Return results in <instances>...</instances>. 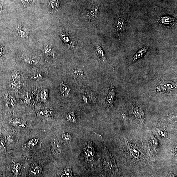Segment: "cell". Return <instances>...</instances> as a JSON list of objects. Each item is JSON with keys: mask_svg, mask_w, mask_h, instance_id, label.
Masks as SVG:
<instances>
[{"mask_svg": "<svg viewBox=\"0 0 177 177\" xmlns=\"http://www.w3.org/2000/svg\"><path fill=\"white\" fill-rule=\"evenodd\" d=\"M176 86V85L173 82L166 81L161 83L157 88L161 92L168 93L174 90Z\"/></svg>", "mask_w": 177, "mask_h": 177, "instance_id": "1", "label": "cell"}, {"mask_svg": "<svg viewBox=\"0 0 177 177\" xmlns=\"http://www.w3.org/2000/svg\"><path fill=\"white\" fill-rule=\"evenodd\" d=\"M125 22L124 17L121 15H119L116 19L114 26L118 33L120 35L123 33L125 29Z\"/></svg>", "mask_w": 177, "mask_h": 177, "instance_id": "2", "label": "cell"}, {"mask_svg": "<svg viewBox=\"0 0 177 177\" xmlns=\"http://www.w3.org/2000/svg\"><path fill=\"white\" fill-rule=\"evenodd\" d=\"M98 11V7L96 5L93 4L88 7L87 10V15L89 22H93L96 19Z\"/></svg>", "mask_w": 177, "mask_h": 177, "instance_id": "3", "label": "cell"}, {"mask_svg": "<svg viewBox=\"0 0 177 177\" xmlns=\"http://www.w3.org/2000/svg\"><path fill=\"white\" fill-rule=\"evenodd\" d=\"M149 46L146 45L145 46L141 49L139 50L133 56V60L134 61H137L142 57L146 53L149 49Z\"/></svg>", "mask_w": 177, "mask_h": 177, "instance_id": "4", "label": "cell"}, {"mask_svg": "<svg viewBox=\"0 0 177 177\" xmlns=\"http://www.w3.org/2000/svg\"><path fill=\"white\" fill-rule=\"evenodd\" d=\"M60 88L61 94L63 96L67 97L69 95L70 88L67 83L62 82L60 84Z\"/></svg>", "mask_w": 177, "mask_h": 177, "instance_id": "5", "label": "cell"}, {"mask_svg": "<svg viewBox=\"0 0 177 177\" xmlns=\"http://www.w3.org/2000/svg\"><path fill=\"white\" fill-rule=\"evenodd\" d=\"M42 171V169L40 167L37 165H35L30 169L29 173L30 176L35 177L39 175Z\"/></svg>", "mask_w": 177, "mask_h": 177, "instance_id": "6", "label": "cell"}, {"mask_svg": "<svg viewBox=\"0 0 177 177\" xmlns=\"http://www.w3.org/2000/svg\"><path fill=\"white\" fill-rule=\"evenodd\" d=\"M38 142V139L34 138L25 143L22 146L23 148H32L35 146L37 144Z\"/></svg>", "mask_w": 177, "mask_h": 177, "instance_id": "7", "label": "cell"}, {"mask_svg": "<svg viewBox=\"0 0 177 177\" xmlns=\"http://www.w3.org/2000/svg\"><path fill=\"white\" fill-rule=\"evenodd\" d=\"M52 146L55 151L58 153H60L62 149V147L60 143L57 141L53 140L51 142Z\"/></svg>", "mask_w": 177, "mask_h": 177, "instance_id": "8", "label": "cell"}, {"mask_svg": "<svg viewBox=\"0 0 177 177\" xmlns=\"http://www.w3.org/2000/svg\"><path fill=\"white\" fill-rule=\"evenodd\" d=\"M12 124L15 127L19 128H25L26 126L25 123V122L19 119L14 120L12 122Z\"/></svg>", "mask_w": 177, "mask_h": 177, "instance_id": "9", "label": "cell"}, {"mask_svg": "<svg viewBox=\"0 0 177 177\" xmlns=\"http://www.w3.org/2000/svg\"><path fill=\"white\" fill-rule=\"evenodd\" d=\"M21 168V166L19 163H16L13 165L12 171L13 174L16 176H17L19 174Z\"/></svg>", "mask_w": 177, "mask_h": 177, "instance_id": "10", "label": "cell"}, {"mask_svg": "<svg viewBox=\"0 0 177 177\" xmlns=\"http://www.w3.org/2000/svg\"><path fill=\"white\" fill-rule=\"evenodd\" d=\"M96 49L97 52H98V57L99 58L103 59V60L104 62H105L106 60L105 56L101 48L98 45H96Z\"/></svg>", "mask_w": 177, "mask_h": 177, "instance_id": "11", "label": "cell"}, {"mask_svg": "<svg viewBox=\"0 0 177 177\" xmlns=\"http://www.w3.org/2000/svg\"><path fill=\"white\" fill-rule=\"evenodd\" d=\"M48 90L47 88L42 90L41 93V100L43 102H46L48 99Z\"/></svg>", "mask_w": 177, "mask_h": 177, "instance_id": "12", "label": "cell"}, {"mask_svg": "<svg viewBox=\"0 0 177 177\" xmlns=\"http://www.w3.org/2000/svg\"><path fill=\"white\" fill-rule=\"evenodd\" d=\"M115 92L113 90L110 91L107 97V101L110 103L112 104L113 103L115 98Z\"/></svg>", "mask_w": 177, "mask_h": 177, "instance_id": "13", "label": "cell"}, {"mask_svg": "<svg viewBox=\"0 0 177 177\" xmlns=\"http://www.w3.org/2000/svg\"><path fill=\"white\" fill-rule=\"evenodd\" d=\"M42 75L41 73H35L31 77V78L34 80L39 81L42 79Z\"/></svg>", "mask_w": 177, "mask_h": 177, "instance_id": "14", "label": "cell"}, {"mask_svg": "<svg viewBox=\"0 0 177 177\" xmlns=\"http://www.w3.org/2000/svg\"><path fill=\"white\" fill-rule=\"evenodd\" d=\"M66 117L67 119L71 122H74L76 120L75 115L73 112H70L67 114Z\"/></svg>", "mask_w": 177, "mask_h": 177, "instance_id": "15", "label": "cell"}, {"mask_svg": "<svg viewBox=\"0 0 177 177\" xmlns=\"http://www.w3.org/2000/svg\"><path fill=\"white\" fill-rule=\"evenodd\" d=\"M50 5L53 8L58 7L59 6V3L57 0H52L50 2Z\"/></svg>", "mask_w": 177, "mask_h": 177, "instance_id": "16", "label": "cell"}, {"mask_svg": "<svg viewBox=\"0 0 177 177\" xmlns=\"http://www.w3.org/2000/svg\"><path fill=\"white\" fill-rule=\"evenodd\" d=\"M172 19L169 17H163L161 20L162 22L165 24H169L171 22Z\"/></svg>", "mask_w": 177, "mask_h": 177, "instance_id": "17", "label": "cell"}, {"mask_svg": "<svg viewBox=\"0 0 177 177\" xmlns=\"http://www.w3.org/2000/svg\"><path fill=\"white\" fill-rule=\"evenodd\" d=\"M62 138L65 140L68 141L70 140L71 139V136L68 133H63L62 134Z\"/></svg>", "mask_w": 177, "mask_h": 177, "instance_id": "18", "label": "cell"}, {"mask_svg": "<svg viewBox=\"0 0 177 177\" xmlns=\"http://www.w3.org/2000/svg\"><path fill=\"white\" fill-rule=\"evenodd\" d=\"M24 30H23V29H22L21 27H19V28L18 29V31L19 33H20L21 36L22 37H26V36L28 35V32H24Z\"/></svg>", "mask_w": 177, "mask_h": 177, "instance_id": "19", "label": "cell"}, {"mask_svg": "<svg viewBox=\"0 0 177 177\" xmlns=\"http://www.w3.org/2000/svg\"><path fill=\"white\" fill-rule=\"evenodd\" d=\"M132 153L133 156L135 158H138L139 156V152L136 149H133L132 151Z\"/></svg>", "mask_w": 177, "mask_h": 177, "instance_id": "20", "label": "cell"}, {"mask_svg": "<svg viewBox=\"0 0 177 177\" xmlns=\"http://www.w3.org/2000/svg\"><path fill=\"white\" fill-rule=\"evenodd\" d=\"M26 62L30 64L35 65L37 63V61L36 60L33 59V58H31L27 59Z\"/></svg>", "mask_w": 177, "mask_h": 177, "instance_id": "21", "label": "cell"}, {"mask_svg": "<svg viewBox=\"0 0 177 177\" xmlns=\"http://www.w3.org/2000/svg\"><path fill=\"white\" fill-rule=\"evenodd\" d=\"M75 73H76L77 75L79 76H83V72L80 69L77 70L75 71Z\"/></svg>", "mask_w": 177, "mask_h": 177, "instance_id": "22", "label": "cell"}, {"mask_svg": "<svg viewBox=\"0 0 177 177\" xmlns=\"http://www.w3.org/2000/svg\"><path fill=\"white\" fill-rule=\"evenodd\" d=\"M14 73V74H13L15 75V76L13 75V78H14L15 79H17V78H19V76H18V75H19V73Z\"/></svg>", "mask_w": 177, "mask_h": 177, "instance_id": "23", "label": "cell"}, {"mask_svg": "<svg viewBox=\"0 0 177 177\" xmlns=\"http://www.w3.org/2000/svg\"><path fill=\"white\" fill-rule=\"evenodd\" d=\"M121 117L123 120L125 119L126 118L125 114H124V113H123V114H122Z\"/></svg>", "mask_w": 177, "mask_h": 177, "instance_id": "24", "label": "cell"}, {"mask_svg": "<svg viewBox=\"0 0 177 177\" xmlns=\"http://www.w3.org/2000/svg\"><path fill=\"white\" fill-rule=\"evenodd\" d=\"M2 48L0 47V56H2Z\"/></svg>", "mask_w": 177, "mask_h": 177, "instance_id": "25", "label": "cell"}]
</instances>
